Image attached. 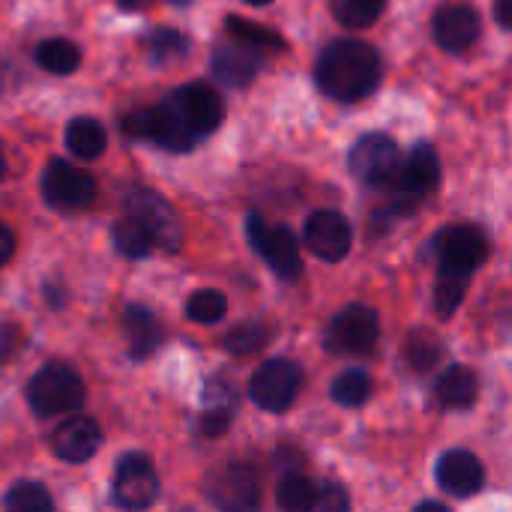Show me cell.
Returning a JSON list of instances; mask_svg holds the SVG:
<instances>
[{
    "label": "cell",
    "mask_w": 512,
    "mask_h": 512,
    "mask_svg": "<svg viewBox=\"0 0 512 512\" xmlns=\"http://www.w3.org/2000/svg\"><path fill=\"white\" fill-rule=\"evenodd\" d=\"M126 213L138 216L153 231L156 246H162L165 252H177L180 249L177 213L171 210V204L159 192H153V189H132L126 195Z\"/></svg>",
    "instance_id": "obj_14"
},
{
    "label": "cell",
    "mask_w": 512,
    "mask_h": 512,
    "mask_svg": "<svg viewBox=\"0 0 512 512\" xmlns=\"http://www.w3.org/2000/svg\"><path fill=\"white\" fill-rule=\"evenodd\" d=\"M399 147L390 135L372 132L351 147V171L366 186H390L399 168Z\"/></svg>",
    "instance_id": "obj_10"
},
{
    "label": "cell",
    "mask_w": 512,
    "mask_h": 512,
    "mask_svg": "<svg viewBox=\"0 0 512 512\" xmlns=\"http://www.w3.org/2000/svg\"><path fill=\"white\" fill-rule=\"evenodd\" d=\"M267 327H261V324H237L234 330H228L225 333V339H222V345H225V351L228 354H234V357H246V354H255L264 342H267Z\"/></svg>",
    "instance_id": "obj_34"
},
{
    "label": "cell",
    "mask_w": 512,
    "mask_h": 512,
    "mask_svg": "<svg viewBox=\"0 0 512 512\" xmlns=\"http://www.w3.org/2000/svg\"><path fill=\"white\" fill-rule=\"evenodd\" d=\"M246 237L252 249L267 261V267L282 279V282H297L303 261L297 249V237L285 225H267L258 213H249L246 219Z\"/></svg>",
    "instance_id": "obj_5"
},
{
    "label": "cell",
    "mask_w": 512,
    "mask_h": 512,
    "mask_svg": "<svg viewBox=\"0 0 512 512\" xmlns=\"http://www.w3.org/2000/svg\"><path fill=\"white\" fill-rule=\"evenodd\" d=\"M105 144H108V135L99 120H93V117L69 120V126H66L69 153H75L78 159H96L99 153H105Z\"/></svg>",
    "instance_id": "obj_23"
},
{
    "label": "cell",
    "mask_w": 512,
    "mask_h": 512,
    "mask_svg": "<svg viewBox=\"0 0 512 512\" xmlns=\"http://www.w3.org/2000/svg\"><path fill=\"white\" fill-rule=\"evenodd\" d=\"M171 120L177 123L180 135L189 141V147H195L201 138L213 135L225 117V105L216 87L204 84V81H189L183 87H177L168 99H162Z\"/></svg>",
    "instance_id": "obj_2"
},
{
    "label": "cell",
    "mask_w": 512,
    "mask_h": 512,
    "mask_svg": "<svg viewBox=\"0 0 512 512\" xmlns=\"http://www.w3.org/2000/svg\"><path fill=\"white\" fill-rule=\"evenodd\" d=\"M147 45H150V60L156 66H168V63H174V60L189 54V39L180 30H171V27L153 30Z\"/></svg>",
    "instance_id": "obj_30"
},
{
    "label": "cell",
    "mask_w": 512,
    "mask_h": 512,
    "mask_svg": "<svg viewBox=\"0 0 512 512\" xmlns=\"http://www.w3.org/2000/svg\"><path fill=\"white\" fill-rule=\"evenodd\" d=\"M36 63L51 75H72L81 66V51L69 39H45L36 48Z\"/></svg>",
    "instance_id": "obj_24"
},
{
    "label": "cell",
    "mask_w": 512,
    "mask_h": 512,
    "mask_svg": "<svg viewBox=\"0 0 512 512\" xmlns=\"http://www.w3.org/2000/svg\"><path fill=\"white\" fill-rule=\"evenodd\" d=\"M471 273H459V270H438V282H435V312L441 318H450L468 291Z\"/></svg>",
    "instance_id": "obj_26"
},
{
    "label": "cell",
    "mask_w": 512,
    "mask_h": 512,
    "mask_svg": "<svg viewBox=\"0 0 512 512\" xmlns=\"http://www.w3.org/2000/svg\"><path fill=\"white\" fill-rule=\"evenodd\" d=\"M351 237V225L339 210H318L303 225L306 249L327 264H336L351 252Z\"/></svg>",
    "instance_id": "obj_12"
},
{
    "label": "cell",
    "mask_w": 512,
    "mask_h": 512,
    "mask_svg": "<svg viewBox=\"0 0 512 512\" xmlns=\"http://www.w3.org/2000/svg\"><path fill=\"white\" fill-rule=\"evenodd\" d=\"M318 512H348L351 510V498L339 483H321L318 495H315V507Z\"/></svg>",
    "instance_id": "obj_35"
},
{
    "label": "cell",
    "mask_w": 512,
    "mask_h": 512,
    "mask_svg": "<svg viewBox=\"0 0 512 512\" xmlns=\"http://www.w3.org/2000/svg\"><path fill=\"white\" fill-rule=\"evenodd\" d=\"M381 81V57L369 42L336 39L330 42L315 66V84L324 96L336 102H360L375 93Z\"/></svg>",
    "instance_id": "obj_1"
},
{
    "label": "cell",
    "mask_w": 512,
    "mask_h": 512,
    "mask_svg": "<svg viewBox=\"0 0 512 512\" xmlns=\"http://www.w3.org/2000/svg\"><path fill=\"white\" fill-rule=\"evenodd\" d=\"M111 498L120 510H147L159 501V477L150 456L144 453L120 456L114 468Z\"/></svg>",
    "instance_id": "obj_8"
},
{
    "label": "cell",
    "mask_w": 512,
    "mask_h": 512,
    "mask_svg": "<svg viewBox=\"0 0 512 512\" xmlns=\"http://www.w3.org/2000/svg\"><path fill=\"white\" fill-rule=\"evenodd\" d=\"M168 3H171V6H189L192 0H168Z\"/></svg>",
    "instance_id": "obj_43"
},
{
    "label": "cell",
    "mask_w": 512,
    "mask_h": 512,
    "mask_svg": "<svg viewBox=\"0 0 512 512\" xmlns=\"http://www.w3.org/2000/svg\"><path fill=\"white\" fill-rule=\"evenodd\" d=\"M264 51L246 45V42H228V45H219L210 57V69L216 75V81H222L225 87H246L255 81V75L261 72L264 66Z\"/></svg>",
    "instance_id": "obj_18"
},
{
    "label": "cell",
    "mask_w": 512,
    "mask_h": 512,
    "mask_svg": "<svg viewBox=\"0 0 512 512\" xmlns=\"http://www.w3.org/2000/svg\"><path fill=\"white\" fill-rule=\"evenodd\" d=\"M303 387V369L285 357L279 360H267L264 366L255 369V375L249 378V399L270 414H285L294 402L297 393Z\"/></svg>",
    "instance_id": "obj_6"
},
{
    "label": "cell",
    "mask_w": 512,
    "mask_h": 512,
    "mask_svg": "<svg viewBox=\"0 0 512 512\" xmlns=\"http://www.w3.org/2000/svg\"><path fill=\"white\" fill-rule=\"evenodd\" d=\"M117 6L126 12H141L144 6H150V0H117Z\"/></svg>",
    "instance_id": "obj_39"
},
{
    "label": "cell",
    "mask_w": 512,
    "mask_h": 512,
    "mask_svg": "<svg viewBox=\"0 0 512 512\" xmlns=\"http://www.w3.org/2000/svg\"><path fill=\"white\" fill-rule=\"evenodd\" d=\"M372 396V378L366 369H348L333 381V402L342 408H360Z\"/></svg>",
    "instance_id": "obj_28"
},
{
    "label": "cell",
    "mask_w": 512,
    "mask_h": 512,
    "mask_svg": "<svg viewBox=\"0 0 512 512\" xmlns=\"http://www.w3.org/2000/svg\"><path fill=\"white\" fill-rule=\"evenodd\" d=\"M123 333H126V345H129V357L132 360H147L159 351L162 345V324L159 318L147 309V306H126L123 309Z\"/></svg>",
    "instance_id": "obj_20"
},
{
    "label": "cell",
    "mask_w": 512,
    "mask_h": 512,
    "mask_svg": "<svg viewBox=\"0 0 512 512\" xmlns=\"http://www.w3.org/2000/svg\"><path fill=\"white\" fill-rule=\"evenodd\" d=\"M84 396V381L66 363H48L27 381V405L42 420L78 411Z\"/></svg>",
    "instance_id": "obj_3"
},
{
    "label": "cell",
    "mask_w": 512,
    "mask_h": 512,
    "mask_svg": "<svg viewBox=\"0 0 512 512\" xmlns=\"http://www.w3.org/2000/svg\"><path fill=\"white\" fill-rule=\"evenodd\" d=\"M237 411V390L231 381L225 378H210L204 384V405H201V420H198V432L204 438H219L228 432L231 420Z\"/></svg>",
    "instance_id": "obj_19"
},
{
    "label": "cell",
    "mask_w": 512,
    "mask_h": 512,
    "mask_svg": "<svg viewBox=\"0 0 512 512\" xmlns=\"http://www.w3.org/2000/svg\"><path fill=\"white\" fill-rule=\"evenodd\" d=\"M6 174V156H3V144H0V177Z\"/></svg>",
    "instance_id": "obj_41"
},
{
    "label": "cell",
    "mask_w": 512,
    "mask_h": 512,
    "mask_svg": "<svg viewBox=\"0 0 512 512\" xmlns=\"http://www.w3.org/2000/svg\"><path fill=\"white\" fill-rule=\"evenodd\" d=\"M417 510H435V512H447V504H441V501H423Z\"/></svg>",
    "instance_id": "obj_40"
},
{
    "label": "cell",
    "mask_w": 512,
    "mask_h": 512,
    "mask_svg": "<svg viewBox=\"0 0 512 512\" xmlns=\"http://www.w3.org/2000/svg\"><path fill=\"white\" fill-rule=\"evenodd\" d=\"M435 480L450 498H474L486 486V471L474 453L447 450L435 465Z\"/></svg>",
    "instance_id": "obj_16"
},
{
    "label": "cell",
    "mask_w": 512,
    "mask_h": 512,
    "mask_svg": "<svg viewBox=\"0 0 512 512\" xmlns=\"http://www.w3.org/2000/svg\"><path fill=\"white\" fill-rule=\"evenodd\" d=\"M225 27H228V33H231V39L246 42V45H252V48H258V51L285 48V39H282L276 30L264 27V24H255V21H246V18L231 15V18H225Z\"/></svg>",
    "instance_id": "obj_29"
},
{
    "label": "cell",
    "mask_w": 512,
    "mask_h": 512,
    "mask_svg": "<svg viewBox=\"0 0 512 512\" xmlns=\"http://www.w3.org/2000/svg\"><path fill=\"white\" fill-rule=\"evenodd\" d=\"M381 324L378 312L369 306H348L342 309L324 330V348L333 354H369L378 345Z\"/></svg>",
    "instance_id": "obj_9"
},
{
    "label": "cell",
    "mask_w": 512,
    "mask_h": 512,
    "mask_svg": "<svg viewBox=\"0 0 512 512\" xmlns=\"http://www.w3.org/2000/svg\"><path fill=\"white\" fill-rule=\"evenodd\" d=\"M405 357H408V366H411L414 372L426 375V372H432V369L441 363L444 345H441L435 336H429V333H414V336L408 339V345H405Z\"/></svg>",
    "instance_id": "obj_31"
},
{
    "label": "cell",
    "mask_w": 512,
    "mask_h": 512,
    "mask_svg": "<svg viewBox=\"0 0 512 512\" xmlns=\"http://www.w3.org/2000/svg\"><path fill=\"white\" fill-rule=\"evenodd\" d=\"M15 327H9V324H0V363L15 351Z\"/></svg>",
    "instance_id": "obj_37"
},
{
    "label": "cell",
    "mask_w": 512,
    "mask_h": 512,
    "mask_svg": "<svg viewBox=\"0 0 512 512\" xmlns=\"http://www.w3.org/2000/svg\"><path fill=\"white\" fill-rule=\"evenodd\" d=\"M480 396V378L468 366H450L438 375L435 381V399L438 405L450 411H465L477 402Z\"/></svg>",
    "instance_id": "obj_21"
},
{
    "label": "cell",
    "mask_w": 512,
    "mask_h": 512,
    "mask_svg": "<svg viewBox=\"0 0 512 512\" xmlns=\"http://www.w3.org/2000/svg\"><path fill=\"white\" fill-rule=\"evenodd\" d=\"M483 33V18L471 3L441 6L432 18V36L447 54H465Z\"/></svg>",
    "instance_id": "obj_15"
},
{
    "label": "cell",
    "mask_w": 512,
    "mask_h": 512,
    "mask_svg": "<svg viewBox=\"0 0 512 512\" xmlns=\"http://www.w3.org/2000/svg\"><path fill=\"white\" fill-rule=\"evenodd\" d=\"M15 255V234L9 231V225L0 222V264H6Z\"/></svg>",
    "instance_id": "obj_36"
},
{
    "label": "cell",
    "mask_w": 512,
    "mask_h": 512,
    "mask_svg": "<svg viewBox=\"0 0 512 512\" xmlns=\"http://www.w3.org/2000/svg\"><path fill=\"white\" fill-rule=\"evenodd\" d=\"M3 507L9 512H48L54 501L39 483H15L3 498Z\"/></svg>",
    "instance_id": "obj_33"
},
{
    "label": "cell",
    "mask_w": 512,
    "mask_h": 512,
    "mask_svg": "<svg viewBox=\"0 0 512 512\" xmlns=\"http://www.w3.org/2000/svg\"><path fill=\"white\" fill-rule=\"evenodd\" d=\"M243 3H249V6H267V3H273V0H243Z\"/></svg>",
    "instance_id": "obj_42"
},
{
    "label": "cell",
    "mask_w": 512,
    "mask_h": 512,
    "mask_svg": "<svg viewBox=\"0 0 512 512\" xmlns=\"http://www.w3.org/2000/svg\"><path fill=\"white\" fill-rule=\"evenodd\" d=\"M330 9L336 15V21L348 30H363L372 27L381 12H384V0H330Z\"/></svg>",
    "instance_id": "obj_27"
},
{
    "label": "cell",
    "mask_w": 512,
    "mask_h": 512,
    "mask_svg": "<svg viewBox=\"0 0 512 512\" xmlns=\"http://www.w3.org/2000/svg\"><path fill=\"white\" fill-rule=\"evenodd\" d=\"M315 495H318V483H312L309 477H303L297 471L282 477L279 486H276V504L288 512L312 510L315 507Z\"/></svg>",
    "instance_id": "obj_25"
},
{
    "label": "cell",
    "mask_w": 512,
    "mask_h": 512,
    "mask_svg": "<svg viewBox=\"0 0 512 512\" xmlns=\"http://www.w3.org/2000/svg\"><path fill=\"white\" fill-rule=\"evenodd\" d=\"M102 444V429L93 417H72L60 423L51 435V450L60 462L81 465L96 456Z\"/></svg>",
    "instance_id": "obj_17"
},
{
    "label": "cell",
    "mask_w": 512,
    "mask_h": 512,
    "mask_svg": "<svg viewBox=\"0 0 512 512\" xmlns=\"http://www.w3.org/2000/svg\"><path fill=\"white\" fill-rule=\"evenodd\" d=\"M204 495L219 510H258L261 507V477L246 462H228V465H219L207 474Z\"/></svg>",
    "instance_id": "obj_4"
},
{
    "label": "cell",
    "mask_w": 512,
    "mask_h": 512,
    "mask_svg": "<svg viewBox=\"0 0 512 512\" xmlns=\"http://www.w3.org/2000/svg\"><path fill=\"white\" fill-rule=\"evenodd\" d=\"M111 240H114V246H117V252L123 258H147L153 252V246H156L153 231L132 213H126L123 219L114 222Z\"/></svg>",
    "instance_id": "obj_22"
},
{
    "label": "cell",
    "mask_w": 512,
    "mask_h": 512,
    "mask_svg": "<svg viewBox=\"0 0 512 512\" xmlns=\"http://www.w3.org/2000/svg\"><path fill=\"white\" fill-rule=\"evenodd\" d=\"M228 312V300L222 291L216 288H204V291H195L186 303V315L195 321V324H216L222 321Z\"/></svg>",
    "instance_id": "obj_32"
},
{
    "label": "cell",
    "mask_w": 512,
    "mask_h": 512,
    "mask_svg": "<svg viewBox=\"0 0 512 512\" xmlns=\"http://www.w3.org/2000/svg\"><path fill=\"white\" fill-rule=\"evenodd\" d=\"M42 198L54 210L78 213L96 201V180L66 159H51L42 171Z\"/></svg>",
    "instance_id": "obj_7"
},
{
    "label": "cell",
    "mask_w": 512,
    "mask_h": 512,
    "mask_svg": "<svg viewBox=\"0 0 512 512\" xmlns=\"http://www.w3.org/2000/svg\"><path fill=\"white\" fill-rule=\"evenodd\" d=\"M441 183V162H438V153L432 144L420 141L414 144V150L399 159V168H396V177L390 186H396V195H405L411 201H423L426 195H432Z\"/></svg>",
    "instance_id": "obj_13"
},
{
    "label": "cell",
    "mask_w": 512,
    "mask_h": 512,
    "mask_svg": "<svg viewBox=\"0 0 512 512\" xmlns=\"http://www.w3.org/2000/svg\"><path fill=\"white\" fill-rule=\"evenodd\" d=\"M495 15H498V24H501V30H512V18H510V0H498L495 3Z\"/></svg>",
    "instance_id": "obj_38"
},
{
    "label": "cell",
    "mask_w": 512,
    "mask_h": 512,
    "mask_svg": "<svg viewBox=\"0 0 512 512\" xmlns=\"http://www.w3.org/2000/svg\"><path fill=\"white\" fill-rule=\"evenodd\" d=\"M438 270H459L474 273L489 258V243L480 228L474 225H450L435 237Z\"/></svg>",
    "instance_id": "obj_11"
}]
</instances>
